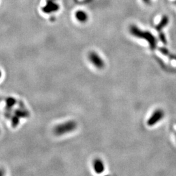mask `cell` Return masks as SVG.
I'll list each match as a JSON object with an SVG mask.
<instances>
[{
    "instance_id": "obj_1",
    "label": "cell",
    "mask_w": 176,
    "mask_h": 176,
    "mask_svg": "<svg viewBox=\"0 0 176 176\" xmlns=\"http://www.w3.org/2000/svg\"><path fill=\"white\" fill-rule=\"evenodd\" d=\"M129 31L134 37L144 39L147 41L150 46V48L152 50H155L157 48V39L151 32L148 31H142V29L138 28L137 26H135V25H132V26H130Z\"/></svg>"
},
{
    "instance_id": "obj_2",
    "label": "cell",
    "mask_w": 176,
    "mask_h": 176,
    "mask_svg": "<svg viewBox=\"0 0 176 176\" xmlns=\"http://www.w3.org/2000/svg\"><path fill=\"white\" fill-rule=\"evenodd\" d=\"M77 127V123L74 121H67L56 125L54 128V133L57 136H62L74 131Z\"/></svg>"
},
{
    "instance_id": "obj_3",
    "label": "cell",
    "mask_w": 176,
    "mask_h": 176,
    "mask_svg": "<svg viewBox=\"0 0 176 176\" xmlns=\"http://www.w3.org/2000/svg\"><path fill=\"white\" fill-rule=\"evenodd\" d=\"M164 111L161 109H157L154 112L152 113V115L150 116L149 120L147 121V123L149 126L152 127V126L155 125L160 121H161L164 118Z\"/></svg>"
},
{
    "instance_id": "obj_4",
    "label": "cell",
    "mask_w": 176,
    "mask_h": 176,
    "mask_svg": "<svg viewBox=\"0 0 176 176\" xmlns=\"http://www.w3.org/2000/svg\"><path fill=\"white\" fill-rule=\"evenodd\" d=\"M89 59L93 65L98 69H102L105 67V62L101 57L95 52H91L89 54Z\"/></svg>"
},
{
    "instance_id": "obj_5",
    "label": "cell",
    "mask_w": 176,
    "mask_h": 176,
    "mask_svg": "<svg viewBox=\"0 0 176 176\" xmlns=\"http://www.w3.org/2000/svg\"><path fill=\"white\" fill-rule=\"evenodd\" d=\"M93 167L95 173H98V174H101V173H103L105 170L104 162L100 158H95L93 162Z\"/></svg>"
},
{
    "instance_id": "obj_6",
    "label": "cell",
    "mask_w": 176,
    "mask_h": 176,
    "mask_svg": "<svg viewBox=\"0 0 176 176\" xmlns=\"http://www.w3.org/2000/svg\"><path fill=\"white\" fill-rule=\"evenodd\" d=\"M168 22H169V18H168V17L166 15H164L162 17V18H161L159 23L156 26V30L158 31V32L161 31L162 30V29L164 28L168 24Z\"/></svg>"
},
{
    "instance_id": "obj_7",
    "label": "cell",
    "mask_w": 176,
    "mask_h": 176,
    "mask_svg": "<svg viewBox=\"0 0 176 176\" xmlns=\"http://www.w3.org/2000/svg\"><path fill=\"white\" fill-rule=\"evenodd\" d=\"M75 17L77 20L82 23H85L88 20V16L86 12L83 11H78L75 13Z\"/></svg>"
},
{
    "instance_id": "obj_8",
    "label": "cell",
    "mask_w": 176,
    "mask_h": 176,
    "mask_svg": "<svg viewBox=\"0 0 176 176\" xmlns=\"http://www.w3.org/2000/svg\"><path fill=\"white\" fill-rule=\"evenodd\" d=\"M46 11L47 12H52V11H56L57 10H58L59 6L58 5L54 3H50L48 5V6L46 7Z\"/></svg>"
},
{
    "instance_id": "obj_9",
    "label": "cell",
    "mask_w": 176,
    "mask_h": 176,
    "mask_svg": "<svg viewBox=\"0 0 176 176\" xmlns=\"http://www.w3.org/2000/svg\"><path fill=\"white\" fill-rule=\"evenodd\" d=\"M159 50L160 52L162 54H164V55L165 56H167L168 57H169V58H170L171 59H176V58H174V57H173V56L170 55L169 52H168V50L166 48H159Z\"/></svg>"
},
{
    "instance_id": "obj_10",
    "label": "cell",
    "mask_w": 176,
    "mask_h": 176,
    "mask_svg": "<svg viewBox=\"0 0 176 176\" xmlns=\"http://www.w3.org/2000/svg\"><path fill=\"white\" fill-rule=\"evenodd\" d=\"M158 37H159L160 41L162 42V43L164 44H167V40H166V37L164 33H162V32L160 31L159 33V35H158Z\"/></svg>"
},
{
    "instance_id": "obj_11",
    "label": "cell",
    "mask_w": 176,
    "mask_h": 176,
    "mask_svg": "<svg viewBox=\"0 0 176 176\" xmlns=\"http://www.w3.org/2000/svg\"><path fill=\"white\" fill-rule=\"evenodd\" d=\"M142 1H143V3L146 5H149L151 3L150 0H142Z\"/></svg>"
},
{
    "instance_id": "obj_12",
    "label": "cell",
    "mask_w": 176,
    "mask_h": 176,
    "mask_svg": "<svg viewBox=\"0 0 176 176\" xmlns=\"http://www.w3.org/2000/svg\"><path fill=\"white\" fill-rule=\"evenodd\" d=\"M0 78H1V71H0Z\"/></svg>"
}]
</instances>
